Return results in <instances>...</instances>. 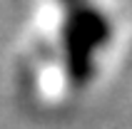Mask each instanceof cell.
Wrapping results in <instances>:
<instances>
[{"mask_svg":"<svg viewBox=\"0 0 132 129\" xmlns=\"http://www.w3.org/2000/svg\"><path fill=\"white\" fill-rule=\"evenodd\" d=\"M112 40V22L95 3L67 7L60 25V64L72 89H85L97 75V55Z\"/></svg>","mask_w":132,"mask_h":129,"instance_id":"cell-1","label":"cell"},{"mask_svg":"<svg viewBox=\"0 0 132 129\" xmlns=\"http://www.w3.org/2000/svg\"><path fill=\"white\" fill-rule=\"evenodd\" d=\"M60 7L62 10H67V7H75V5H82V3H87V0H57Z\"/></svg>","mask_w":132,"mask_h":129,"instance_id":"cell-2","label":"cell"}]
</instances>
